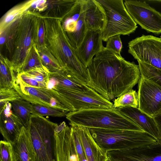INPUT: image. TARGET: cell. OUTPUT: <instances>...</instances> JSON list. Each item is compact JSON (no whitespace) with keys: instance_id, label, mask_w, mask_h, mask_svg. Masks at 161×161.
Here are the masks:
<instances>
[{"instance_id":"cell-1","label":"cell","mask_w":161,"mask_h":161,"mask_svg":"<svg viewBox=\"0 0 161 161\" xmlns=\"http://www.w3.org/2000/svg\"><path fill=\"white\" fill-rule=\"evenodd\" d=\"M87 69V86L110 101L132 89L141 77L138 65L104 47Z\"/></svg>"},{"instance_id":"cell-2","label":"cell","mask_w":161,"mask_h":161,"mask_svg":"<svg viewBox=\"0 0 161 161\" xmlns=\"http://www.w3.org/2000/svg\"><path fill=\"white\" fill-rule=\"evenodd\" d=\"M45 43L48 51L63 68L73 73L86 85L89 82L87 68L77 58L75 50L70 44L61 20L46 19L44 20Z\"/></svg>"},{"instance_id":"cell-3","label":"cell","mask_w":161,"mask_h":161,"mask_svg":"<svg viewBox=\"0 0 161 161\" xmlns=\"http://www.w3.org/2000/svg\"><path fill=\"white\" fill-rule=\"evenodd\" d=\"M69 125L88 128L144 131L116 108H94L69 112L66 116Z\"/></svg>"},{"instance_id":"cell-4","label":"cell","mask_w":161,"mask_h":161,"mask_svg":"<svg viewBox=\"0 0 161 161\" xmlns=\"http://www.w3.org/2000/svg\"><path fill=\"white\" fill-rule=\"evenodd\" d=\"M97 144L104 151L133 148L158 142L144 131L88 128Z\"/></svg>"},{"instance_id":"cell-5","label":"cell","mask_w":161,"mask_h":161,"mask_svg":"<svg viewBox=\"0 0 161 161\" xmlns=\"http://www.w3.org/2000/svg\"><path fill=\"white\" fill-rule=\"evenodd\" d=\"M104 8L107 24L102 32V40L107 42L116 35H129L137 27L128 12L123 0H97Z\"/></svg>"},{"instance_id":"cell-6","label":"cell","mask_w":161,"mask_h":161,"mask_svg":"<svg viewBox=\"0 0 161 161\" xmlns=\"http://www.w3.org/2000/svg\"><path fill=\"white\" fill-rule=\"evenodd\" d=\"M58 124L38 115L32 114L30 131L36 154V161H53L52 140Z\"/></svg>"},{"instance_id":"cell-7","label":"cell","mask_w":161,"mask_h":161,"mask_svg":"<svg viewBox=\"0 0 161 161\" xmlns=\"http://www.w3.org/2000/svg\"><path fill=\"white\" fill-rule=\"evenodd\" d=\"M13 88L21 97L32 104H39L69 112L62 97L53 89L27 86L16 77Z\"/></svg>"},{"instance_id":"cell-8","label":"cell","mask_w":161,"mask_h":161,"mask_svg":"<svg viewBox=\"0 0 161 161\" xmlns=\"http://www.w3.org/2000/svg\"><path fill=\"white\" fill-rule=\"evenodd\" d=\"M128 52L137 61L161 70V39L143 35L130 41Z\"/></svg>"},{"instance_id":"cell-9","label":"cell","mask_w":161,"mask_h":161,"mask_svg":"<svg viewBox=\"0 0 161 161\" xmlns=\"http://www.w3.org/2000/svg\"><path fill=\"white\" fill-rule=\"evenodd\" d=\"M61 95L66 102L69 112L94 108H112L113 103L91 88L85 92L60 89H53Z\"/></svg>"},{"instance_id":"cell-10","label":"cell","mask_w":161,"mask_h":161,"mask_svg":"<svg viewBox=\"0 0 161 161\" xmlns=\"http://www.w3.org/2000/svg\"><path fill=\"white\" fill-rule=\"evenodd\" d=\"M125 7L134 21L148 32L161 33V13L145 2L125 0Z\"/></svg>"},{"instance_id":"cell-11","label":"cell","mask_w":161,"mask_h":161,"mask_svg":"<svg viewBox=\"0 0 161 161\" xmlns=\"http://www.w3.org/2000/svg\"><path fill=\"white\" fill-rule=\"evenodd\" d=\"M138 82V108L153 118L161 113V88L141 76Z\"/></svg>"},{"instance_id":"cell-12","label":"cell","mask_w":161,"mask_h":161,"mask_svg":"<svg viewBox=\"0 0 161 161\" xmlns=\"http://www.w3.org/2000/svg\"><path fill=\"white\" fill-rule=\"evenodd\" d=\"M53 141L56 161H79L71 127L64 121L58 124L55 128Z\"/></svg>"},{"instance_id":"cell-13","label":"cell","mask_w":161,"mask_h":161,"mask_svg":"<svg viewBox=\"0 0 161 161\" xmlns=\"http://www.w3.org/2000/svg\"><path fill=\"white\" fill-rule=\"evenodd\" d=\"M110 158L121 161H161V144L156 142L133 148L107 152Z\"/></svg>"},{"instance_id":"cell-14","label":"cell","mask_w":161,"mask_h":161,"mask_svg":"<svg viewBox=\"0 0 161 161\" xmlns=\"http://www.w3.org/2000/svg\"><path fill=\"white\" fill-rule=\"evenodd\" d=\"M0 132L4 140L13 144L16 140L24 126L13 112L10 102L0 108Z\"/></svg>"},{"instance_id":"cell-15","label":"cell","mask_w":161,"mask_h":161,"mask_svg":"<svg viewBox=\"0 0 161 161\" xmlns=\"http://www.w3.org/2000/svg\"><path fill=\"white\" fill-rule=\"evenodd\" d=\"M102 32L100 31L87 30L82 42L75 50L77 58L87 68L94 57L104 47Z\"/></svg>"},{"instance_id":"cell-16","label":"cell","mask_w":161,"mask_h":161,"mask_svg":"<svg viewBox=\"0 0 161 161\" xmlns=\"http://www.w3.org/2000/svg\"><path fill=\"white\" fill-rule=\"evenodd\" d=\"M90 88L70 71L63 69L57 72L50 73L47 88L50 89H60L85 92Z\"/></svg>"},{"instance_id":"cell-17","label":"cell","mask_w":161,"mask_h":161,"mask_svg":"<svg viewBox=\"0 0 161 161\" xmlns=\"http://www.w3.org/2000/svg\"><path fill=\"white\" fill-rule=\"evenodd\" d=\"M84 19L87 30L102 32L107 24V18L103 7L97 0H83Z\"/></svg>"},{"instance_id":"cell-18","label":"cell","mask_w":161,"mask_h":161,"mask_svg":"<svg viewBox=\"0 0 161 161\" xmlns=\"http://www.w3.org/2000/svg\"><path fill=\"white\" fill-rule=\"evenodd\" d=\"M116 109L139 126L144 131L154 137L158 142V131L153 117L145 113L138 107H127Z\"/></svg>"},{"instance_id":"cell-19","label":"cell","mask_w":161,"mask_h":161,"mask_svg":"<svg viewBox=\"0 0 161 161\" xmlns=\"http://www.w3.org/2000/svg\"><path fill=\"white\" fill-rule=\"evenodd\" d=\"M75 125L87 161H107L108 158L107 152L102 149L95 141L88 129Z\"/></svg>"},{"instance_id":"cell-20","label":"cell","mask_w":161,"mask_h":161,"mask_svg":"<svg viewBox=\"0 0 161 161\" xmlns=\"http://www.w3.org/2000/svg\"><path fill=\"white\" fill-rule=\"evenodd\" d=\"M30 126L28 128L23 126L19 136L13 144L17 161H36Z\"/></svg>"},{"instance_id":"cell-21","label":"cell","mask_w":161,"mask_h":161,"mask_svg":"<svg viewBox=\"0 0 161 161\" xmlns=\"http://www.w3.org/2000/svg\"><path fill=\"white\" fill-rule=\"evenodd\" d=\"M50 74L48 69L42 65L18 74L16 77L27 86L47 88Z\"/></svg>"},{"instance_id":"cell-22","label":"cell","mask_w":161,"mask_h":161,"mask_svg":"<svg viewBox=\"0 0 161 161\" xmlns=\"http://www.w3.org/2000/svg\"><path fill=\"white\" fill-rule=\"evenodd\" d=\"M14 113L22 121L24 126L28 128L33 110L32 104L21 98L10 102Z\"/></svg>"},{"instance_id":"cell-23","label":"cell","mask_w":161,"mask_h":161,"mask_svg":"<svg viewBox=\"0 0 161 161\" xmlns=\"http://www.w3.org/2000/svg\"><path fill=\"white\" fill-rule=\"evenodd\" d=\"M87 31L85 22L82 3V11L77 21L74 31L70 33L66 32L70 44L75 50L78 48L82 42Z\"/></svg>"},{"instance_id":"cell-24","label":"cell","mask_w":161,"mask_h":161,"mask_svg":"<svg viewBox=\"0 0 161 161\" xmlns=\"http://www.w3.org/2000/svg\"><path fill=\"white\" fill-rule=\"evenodd\" d=\"M16 77L11 62L1 56L0 88H13Z\"/></svg>"},{"instance_id":"cell-25","label":"cell","mask_w":161,"mask_h":161,"mask_svg":"<svg viewBox=\"0 0 161 161\" xmlns=\"http://www.w3.org/2000/svg\"><path fill=\"white\" fill-rule=\"evenodd\" d=\"M36 46L42 64L50 73L57 72L63 69L45 45Z\"/></svg>"},{"instance_id":"cell-26","label":"cell","mask_w":161,"mask_h":161,"mask_svg":"<svg viewBox=\"0 0 161 161\" xmlns=\"http://www.w3.org/2000/svg\"><path fill=\"white\" fill-rule=\"evenodd\" d=\"M83 0H78L71 11L65 17L62 25L66 33L73 32L82 8Z\"/></svg>"},{"instance_id":"cell-27","label":"cell","mask_w":161,"mask_h":161,"mask_svg":"<svg viewBox=\"0 0 161 161\" xmlns=\"http://www.w3.org/2000/svg\"><path fill=\"white\" fill-rule=\"evenodd\" d=\"M138 105L137 93L132 89L114 99L113 108H114L127 107L138 108Z\"/></svg>"},{"instance_id":"cell-28","label":"cell","mask_w":161,"mask_h":161,"mask_svg":"<svg viewBox=\"0 0 161 161\" xmlns=\"http://www.w3.org/2000/svg\"><path fill=\"white\" fill-rule=\"evenodd\" d=\"M141 76L156 84L161 88V70L137 60Z\"/></svg>"},{"instance_id":"cell-29","label":"cell","mask_w":161,"mask_h":161,"mask_svg":"<svg viewBox=\"0 0 161 161\" xmlns=\"http://www.w3.org/2000/svg\"><path fill=\"white\" fill-rule=\"evenodd\" d=\"M42 65L35 43L31 50L18 74Z\"/></svg>"},{"instance_id":"cell-30","label":"cell","mask_w":161,"mask_h":161,"mask_svg":"<svg viewBox=\"0 0 161 161\" xmlns=\"http://www.w3.org/2000/svg\"><path fill=\"white\" fill-rule=\"evenodd\" d=\"M33 114L42 116H51L54 117L66 116L69 112L60 109L44 106L39 104H32Z\"/></svg>"},{"instance_id":"cell-31","label":"cell","mask_w":161,"mask_h":161,"mask_svg":"<svg viewBox=\"0 0 161 161\" xmlns=\"http://www.w3.org/2000/svg\"><path fill=\"white\" fill-rule=\"evenodd\" d=\"M32 1H29L10 10L5 15L2 22L1 23V30L2 29L3 31L6 27L10 25L11 23H12L13 20H15V18H17L18 15H20L25 10L31 6Z\"/></svg>"},{"instance_id":"cell-32","label":"cell","mask_w":161,"mask_h":161,"mask_svg":"<svg viewBox=\"0 0 161 161\" xmlns=\"http://www.w3.org/2000/svg\"><path fill=\"white\" fill-rule=\"evenodd\" d=\"M0 161H17L13 144L4 140L0 142Z\"/></svg>"},{"instance_id":"cell-33","label":"cell","mask_w":161,"mask_h":161,"mask_svg":"<svg viewBox=\"0 0 161 161\" xmlns=\"http://www.w3.org/2000/svg\"><path fill=\"white\" fill-rule=\"evenodd\" d=\"M14 88H0V108L8 102H10L21 98Z\"/></svg>"},{"instance_id":"cell-34","label":"cell","mask_w":161,"mask_h":161,"mask_svg":"<svg viewBox=\"0 0 161 161\" xmlns=\"http://www.w3.org/2000/svg\"><path fill=\"white\" fill-rule=\"evenodd\" d=\"M70 125L72 135L79 161H87L76 127L75 125Z\"/></svg>"},{"instance_id":"cell-35","label":"cell","mask_w":161,"mask_h":161,"mask_svg":"<svg viewBox=\"0 0 161 161\" xmlns=\"http://www.w3.org/2000/svg\"><path fill=\"white\" fill-rule=\"evenodd\" d=\"M122 47L120 35H118L112 36L108 39L105 47L120 56Z\"/></svg>"},{"instance_id":"cell-36","label":"cell","mask_w":161,"mask_h":161,"mask_svg":"<svg viewBox=\"0 0 161 161\" xmlns=\"http://www.w3.org/2000/svg\"><path fill=\"white\" fill-rule=\"evenodd\" d=\"M158 131V143L161 144V113L153 117Z\"/></svg>"},{"instance_id":"cell-37","label":"cell","mask_w":161,"mask_h":161,"mask_svg":"<svg viewBox=\"0 0 161 161\" xmlns=\"http://www.w3.org/2000/svg\"><path fill=\"white\" fill-rule=\"evenodd\" d=\"M46 1V0H33L31 6L33 8L41 9L43 8Z\"/></svg>"},{"instance_id":"cell-38","label":"cell","mask_w":161,"mask_h":161,"mask_svg":"<svg viewBox=\"0 0 161 161\" xmlns=\"http://www.w3.org/2000/svg\"><path fill=\"white\" fill-rule=\"evenodd\" d=\"M5 40V38L3 36H1L0 38V43L1 45L3 44Z\"/></svg>"},{"instance_id":"cell-39","label":"cell","mask_w":161,"mask_h":161,"mask_svg":"<svg viewBox=\"0 0 161 161\" xmlns=\"http://www.w3.org/2000/svg\"><path fill=\"white\" fill-rule=\"evenodd\" d=\"M108 161H121L118 160L110 159L108 158Z\"/></svg>"},{"instance_id":"cell-40","label":"cell","mask_w":161,"mask_h":161,"mask_svg":"<svg viewBox=\"0 0 161 161\" xmlns=\"http://www.w3.org/2000/svg\"><path fill=\"white\" fill-rule=\"evenodd\" d=\"M156 1H158V2H161V0H156Z\"/></svg>"},{"instance_id":"cell-41","label":"cell","mask_w":161,"mask_h":161,"mask_svg":"<svg viewBox=\"0 0 161 161\" xmlns=\"http://www.w3.org/2000/svg\"><path fill=\"white\" fill-rule=\"evenodd\" d=\"M107 161H108V159H107Z\"/></svg>"},{"instance_id":"cell-42","label":"cell","mask_w":161,"mask_h":161,"mask_svg":"<svg viewBox=\"0 0 161 161\" xmlns=\"http://www.w3.org/2000/svg\"><path fill=\"white\" fill-rule=\"evenodd\" d=\"M160 39H161V37L160 38Z\"/></svg>"}]
</instances>
